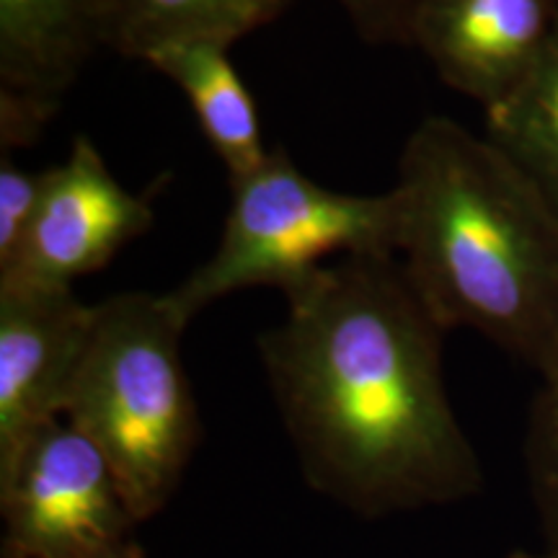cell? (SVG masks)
Listing matches in <instances>:
<instances>
[{"label": "cell", "mask_w": 558, "mask_h": 558, "mask_svg": "<svg viewBox=\"0 0 558 558\" xmlns=\"http://www.w3.org/2000/svg\"><path fill=\"white\" fill-rule=\"evenodd\" d=\"M284 300L259 352L311 486L360 514L476 492V452L445 388V329L401 262H337Z\"/></svg>", "instance_id": "cell-1"}, {"label": "cell", "mask_w": 558, "mask_h": 558, "mask_svg": "<svg viewBox=\"0 0 558 558\" xmlns=\"http://www.w3.org/2000/svg\"><path fill=\"white\" fill-rule=\"evenodd\" d=\"M399 251L445 331L471 329L546 380L558 373V209L488 135L448 117L399 158Z\"/></svg>", "instance_id": "cell-2"}, {"label": "cell", "mask_w": 558, "mask_h": 558, "mask_svg": "<svg viewBox=\"0 0 558 558\" xmlns=\"http://www.w3.org/2000/svg\"><path fill=\"white\" fill-rule=\"evenodd\" d=\"M192 320L169 292H122L96 303L94 329L65 416L107 458L135 522L177 492L199 442V414L181 360Z\"/></svg>", "instance_id": "cell-3"}, {"label": "cell", "mask_w": 558, "mask_h": 558, "mask_svg": "<svg viewBox=\"0 0 558 558\" xmlns=\"http://www.w3.org/2000/svg\"><path fill=\"white\" fill-rule=\"evenodd\" d=\"M230 190L213 256L169 292L186 320L233 292L275 288L288 298L331 264L399 251L393 186L383 194L329 190L282 148H271L259 169L230 181Z\"/></svg>", "instance_id": "cell-4"}, {"label": "cell", "mask_w": 558, "mask_h": 558, "mask_svg": "<svg viewBox=\"0 0 558 558\" xmlns=\"http://www.w3.org/2000/svg\"><path fill=\"white\" fill-rule=\"evenodd\" d=\"M3 556L107 558L135 525L104 452L68 418H54L0 471Z\"/></svg>", "instance_id": "cell-5"}, {"label": "cell", "mask_w": 558, "mask_h": 558, "mask_svg": "<svg viewBox=\"0 0 558 558\" xmlns=\"http://www.w3.org/2000/svg\"><path fill=\"white\" fill-rule=\"evenodd\" d=\"M153 222L150 202L120 184L88 137H75L65 160L45 171L37 215L16 259L0 271V284L73 288Z\"/></svg>", "instance_id": "cell-6"}, {"label": "cell", "mask_w": 558, "mask_h": 558, "mask_svg": "<svg viewBox=\"0 0 558 558\" xmlns=\"http://www.w3.org/2000/svg\"><path fill=\"white\" fill-rule=\"evenodd\" d=\"M94 318L73 288L0 284V471L65 416Z\"/></svg>", "instance_id": "cell-7"}, {"label": "cell", "mask_w": 558, "mask_h": 558, "mask_svg": "<svg viewBox=\"0 0 558 558\" xmlns=\"http://www.w3.org/2000/svg\"><path fill=\"white\" fill-rule=\"evenodd\" d=\"M558 29V0H414L409 45L484 111L518 90Z\"/></svg>", "instance_id": "cell-8"}, {"label": "cell", "mask_w": 558, "mask_h": 558, "mask_svg": "<svg viewBox=\"0 0 558 558\" xmlns=\"http://www.w3.org/2000/svg\"><path fill=\"white\" fill-rule=\"evenodd\" d=\"M99 47L101 0H0V153L37 143Z\"/></svg>", "instance_id": "cell-9"}, {"label": "cell", "mask_w": 558, "mask_h": 558, "mask_svg": "<svg viewBox=\"0 0 558 558\" xmlns=\"http://www.w3.org/2000/svg\"><path fill=\"white\" fill-rule=\"evenodd\" d=\"M220 45H173L150 54L148 65L186 96L199 130L230 181L256 171L269 158L254 96Z\"/></svg>", "instance_id": "cell-10"}, {"label": "cell", "mask_w": 558, "mask_h": 558, "mask_svg": "<svg viewBox=\"0 0 558 558\" xmlns=\"http://www.w3.org/2000/svg\"><path fill=\"white\" fill-rule=\"evenodd\" d=\"M292 0H101L104 47L130 60L173 45L233 47Z\"/></svg>", "instance_id": "cell-11"}, {"label": "cell", "mask_w": 558, "mask_h": 558, "mask_svg": "<svg viewBox=\"0 0 558 558\" xmlns=\"http://www.w3.org/2000/svg\"><path fill=\"white\" fill-rule=\"evenodd\" d=\"M486 135L518 160L558 209V29L525 83L486 111Z\"/></svg>", "instance_id": "cell-12"}, {"label": "cell", "mask_w": 558, "mask_h": 558, "mask_svg": "<svg viewBox=\"0 0 558 558\" xmlns=\"http://www.w3.org/2000/svg\"><path fill=\"white\" fill-rule=\"evenodd\" d=\"M533 492L558 558V373L543 380L527 439Z\"/></svg>", "instance_id": "cell-13"}, {"label": "cell", "mask_w": 558, "mask_h": 558, "mask_svg": "<svg viewBox=\"0 0 558 558\" xmlns=\"http://www.w3.org/2000/svg\"><path fill=\"white\" fill-rule=\"evenodd\" d=\"M41 190L45 171L24 169L9 153H0V271L16 259L37 215Z\"/></svg>", "instance_id": "cell-14"}, {"label": "cell", "mask_w": 558, "mask_h": 558, "mask_svg": "<svg viewBox=\"0 0 558 558\" xmlns=\"http://www.w3.org/2000/svg\"><path fill=\"white\" fill-rule=\"evenodd\" d=\"M369 45H409L414 0H337Z\"/></svg>", "instance_id": "cell-15"}, {"label": "cell", "mask_w": 558, "mask_h": 558, "mask_svg": "<svg viewBox=\"0 0 558 558\" xmlns=\"http://www.w3.org/2000/svg\"><path fill=\"white\" fill-rule=\"evenodd\" d=\"M107 558H143V554H140L135 543H130V546H124L120 550H114V554H109Z\"/></svg>", "instance_id": "cell-16"}, {"label": "cell", "mask_w": 558, "mask_h": 558, "mask_svg": "<svg viewBox=\"0 0 558 558\" xmlns=\"http://www.w3.org/2000/svg\"><path fill=\"white\" fill-rule=\"evenodd\" d=\"M512 558H541V556H527V554H514ZM546 558H556L554 554H550V556H546Z\"/></svg>", "instance_id": "cell-17"}, {"label": "cell", "mask_w": 558, "mask_h": 558, "mask_svg": "<svg viewBox=\"0 0 558 558\" xmlns=\"http://www.w3.org/2000/svg\"><path fill=\"white\" fill-rule=\"evenodd\" d=\"M3 558H11V556H3Z\"/></svg>", "instance_id": "cell-18"}]
</instances>
